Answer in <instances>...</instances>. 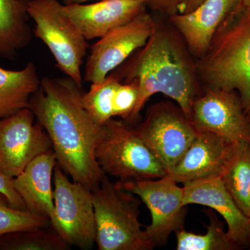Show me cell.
<instances>
[{"mask_svg":"<svg viewBox=\"0 0 250 250\" xmlns=\"http://www.w3.org/2000/svg\"><path fill=\"white\" fill-rule=\"evenodd\" d=\"M83 92L70 77H44L29 108L48 134L62 170L93 190L105 175L95 155L103 125L83 107Z\"/></svg>","mask_w":250,"mask_h":250,"instance_id":"6da1fadb","label":"cell"},{"mask_svg":"<svg viewBox=\"0 0 250 250\" xmlns=\"http://www.w3.org/2000/svg\"><path fill=\"white\" fill-rule=\"evenodd\" d=\"M170 24L154 18L147 43L117 75L125 83L134 82L139 87V98L127 121L129 124L138 121L143 106L154 94L162 93L174 100L189 119L192 104L201 95L195 62L182 36Z\"/></svg>","mask_w":250,"mask_h":250,"instance_id":"7a4b0ae2","label":"cell"},{"mask_svg":"<svg viewBox=\"0 0 250 250\" xmlns=\"http://www.w3.org/2000/svg\"><path fill=\"white\" fill-rule=\"evenodd\" d=\"M195 65L205 88L238 94L250 121V6L241 1L228 15Z\"/></svg>","mask_w":250,"mask_h":250,"instance_id":"3957f363","label":"cell"},{"mask_svg":"<svg viewBox=\"0 0 250 250\" xmlns=\"http://www.w3.org/2000/svg\"><path fill=\"white\" fill-rule=\"evenodd\" d=\"M99 250H151L155 248L140 223L139 197L104 176L92 190Z\"/></svg>","mask_w":250,"mask_h":250,"instance_id":"277c9868","label":"cell"},{"mask_svg":"<svg viewBox=\"0 0 250 250\" xmlns=\"http://www.w3.org/2000/svg\"><path fill=\"white\" fill-rule=\"evenodd\" d=\"M95 155L104 173L118 182L159 179L167 174L136 128L125 121L111 118L103 125Z\"/></svg>","mask_w":250,"mask_h":250,"instance_id":"5b68a950","label":"cell"},{"mask_svg":"<svg viewBox=\"0 0 250 250\" xmlns=\"http://www.w3.org/2000/svg\"><path fill=\"white\" fill-rule=\"evenodd\" d=\"M62 4L59 0H32L28 14L35 23L34 36L48 47L57 67L83 87L81 68L87 54L88 41L62 14Z\"/></svg>","mask_w":250,"mask_h":250,"instance_id":"8992f818","label":"cell"},{"mask_svg":"<svg viewBox=\"0 0 250 250\" xmlns=\"http://www.w3.org/2000/svg\"><path fill=\"white\" fill-rule=\"evenodd\" d=\"M54 218L51 227L68 246L91 249L96 237L92 190L71 182L58 164L54 170Z\"/></svg>","mask_w":250,"mask_h":250,"instance_id":"52a82bcc","label":"cell"},{"mask_svg":"<svg viewBox=\"0 0 250 250\" xmlns=\"http://www.w3.org/2000/svg\"><path fill=\"white\" fill-rule=\"evenodd\" d=\"M136 129L167 174L178 164L197 132L181 108L170 102L151 106Z\"/></svg>","mask_w":250,"mask_h":250,"instance_id":"ba28073f","label":"cell"},{"mask_svg":"<svg viewBox=\"0 0 250 250\" xmlns=\"http://www.w3.org/2000/svg\"><path fill=\"white\" fill-rule=\"evenodd\" d=\"M125 190L139 197L149 210L152 223L146 234L154 246H164L172 233L184 229L187 206L184 188L167 176L158 179L118 182Z\"/></svg>","mask_w":250,"mask_h":250,"instance_id":"9c48e42d","label":"cell"},{"mask_svg":"<svg viewBox=\"0 0 250 250\" xmlns=\"http://www.w3.org/2000/svg\"><path fill=\"white\" fill-rule=\"evenodd\" d=\"M29 108L0 119V166L9 177H17L38 156L52 149L48 134Z\"/></svg>","mask_w":250,"mask_h":250,"instance_id":"30bf717a","label":"cell"},{"mask_svg":"<svg viewBox=\"0 0 250 250\" xmlns=\"http://www.w3.org/2000/svg\"><path fill=\"white\" fill-rule=\"evenodd\" d=\"M154 26V18L145 11L131 22L116 28L92 46L85 63L83 81L103 82L134 52L147 43Z\"/></svg>","mask_w":250,"mask_h":250,"instance_id":"8fae6325","label":"cell"},{"mask_svg":"<svg viewBox=\"0 0 250 250\" xmlns=\"http://www.w3.org/2000/svg\"><path fill=\"white\" fill-rule=\"evenodd\" d=\"M190 120L197 129L232 143H250V121L236 92L205 88L192 104Z\"/></svg>","mask_w":250,"mask_h":250,"instance_id":"7c38bea8","label":"cell"},{"mask_svg":"<svg viewBox=\"0 0 250 250\" xmlns=\"http://www.w3.org/2000/svg\"><path fill=\"white\" fill-rule=\"evenodd\" d=\"M184 205H199L215 210L228 225V236L237 250H250V218L239 208L219 176L183 184Z\"/></svg>","mask_w":250,"mask_h":250,"instance_id":"4fadbf2b","label":"cell"},{"mask_svg":"<svg viewBox=\"0 0 250 250\" xmlns=\"http://www.w3.org/2000/svg\"><path fill=\"white\" fill-rule=\"evenodd\" d=\"M146 9L144 0H101L90 4H62V12L90 41L131 22Z\"/></svg>","mask_w":250,"mask_h":250,"instance_id":"5bb4252c","label":"cell"},{"mask_svg":"<svg viewBox=\"0 0 250 250\" xmlns=\"http://www.w3.org/2000/svg\"><path fill=\"white\" fill-rule=\"evenodd\" d=\"M241 0H205L188 14H174L169 22L182 36L189 52L197 60L203 57L219 26Z\"/></svg>","mask_w":250,"mask_h":250,"instance_id":"9a60e30c","label":"cell"},{"mask_svg":"<svg viewBox=\"0 0 250 250\" xmlns=\"http://www.w3.org/2000/svg\"><path fill=\"white\" fill-rule=\"evenodd\" d=\"M233 144L218 135L197 129L190 147L178 164L166 176L182 184L219 176Z\"/></svg>","mask_w":250,"mask_h":250,"instance_id":"2e32d148","label":"cell"},{"mask_svg":"<svg viewBox=\"0 0 250 250\" xmlns=\"http://www.w3.org/2000/svg\"><path fill=\"white\" fill-rule=\"evenodd\" d=\"M57 163L53 149L38 156L14 179L15 188L22 197L28 211L54 218V190L52 181Z\"/></svg>","mask_w":250,"mask_h":250,"instance_id":"e0dca14e","label":"cell"},{"mask_svg":"<svg viewBox=\"0 0 250 250\" xmlns=\"http://www.w3.org/2000/svg\"><path fill=\"white\" fill-rule=\"evenodd\" d=\"M32 0H0V57L14 58L30 43L28 7Z\"/></svg>","mask_w":250,"mask_h":250,"instance_id":"ac0fdd59","label":"cell"},{"mask_svg":"<svg viewBox=\"0 0 250 250\" xmlns=\"http://www.w3.org/2000/svg\"><path fill=\"white\" fill-rule=\"evenodd\" d=\"M41 82L33 62L19 70L0 67V119L29 108L31 96L39 90Z\"/></svg>","mask_w":250,"mask_h":250,"instance_id":"d6986e66","label":"cell"},{"mask_svg":"<svg viewBox=\"0 0 250 250\" xmlns=\"http://www.w3.org/2000/svg\"><path fill=\"white\" fill-rule=\"evenodd\" d=\"M219 177L237 205L250 218V143H233Z\"/></svg>","mask_w":250,"mask_h":250,"instance_id":"ffe728a7","label":"cell"},{"mask_svg":"<svg viewBox=\"0 0 250 250\" xmlns=\"http://www.w3.org/2000/svg\"><path fill=\"white\" fill-rule=\"evenodd\" d=\"M24 230L0 236V250H66L70 246L53 228Z\"/></svg>","mask_w":250,"mask_h":250,"instance_id":"44dd1931","label":"cell"},{"mask_svg":"<svg viewBox=\"0 0 250 250\" xmlns=\"http://www.w3.org/2000/svg\"><path fill=\"white\" fill-rule=\"evenodd\" d=\"M209 225L205 234H196L182 229L175 233L177 250H234L221 222L211 210H206Z\"/></svg>","mask_w":250,"mask_h":250,"instance_id":"7402d4cb","label":"cell"},{"mask_svg":"<svg viewBox=\"0 0 250 250\" xmlns=\"http://www.w3.org/2000/svg\"><path fill=\"white\" fill-rule=\"evenodd\" d=\"M121 83L119 77L112 74L103 82L92 83L89 91L83 92L82 104L98 125H105L113 118V98Z\"/></svg>","mask_w":250,"mask_h":250,"instance_id":"603a6c76","label":"cell"},{"mask_svg":"<svg viewBox=\"0 0 250 250\" xmlns=\"http://www.w3.org/2000/svg\"><path fill=\"white\" fill-rule=\"evenodd\" d=\"M50 220L45 217L11 207L6 197L0 194V236L6 233L47 228Z\"/></svg>","mask_w":250,"mask_h":250,"instance_id":"cb8c5ba5","label":"cell"},{"mask_svg":"<svg viewBox=\"0 0 250 250\" xmlns=\"http://www.w3.org/2000/svg\"><path fill=\"white\" fill-rule=\"evenodd\" d=\"M139 98V87L134 82L120 83L115 93L113 104V117H120L127 122L132 114Z\"/></svg>","mask_w":250,"mask_h":250,"instance_id":"d4e9b609","label":"cell"},{"mask_svg":"<svg viewBox=\"0 0 250 250\" xmlns=\"http://www.w3.org/2000/svg\"><path fill=\"white\" fill-rule=\"evenodd\" d=\"M14 179L5 174L0 166V194L6 197L11 207L27 210L22 197L15 188Z\"/></svg>","mask_w":250,"mask_h":250,"instance_id":"484cf974","label":"cell"},{"mask_svg":"<svg viewBox=\"0 0 250 250\" xmlns=\"http://www.w3.org/2000/svg\"><path fill=\"white\" fill-rule=\"evenodd\" d=\"M147 7L170 17L178 14V6L182 0H144Z\"/></svg>","mask_w":250,"mask_h":250,"instance_id":"4316f807","label":"cell"},{"mask_svg":"<svg viewBox=\"0 0 250 250\" xmlns=\"http://www.w3.org/2000/svg\"><path fill=\"white\" fill-rule=\"evenodd\" d=\"M205 0H182L178 6V14L191 12L204 2Z\"/></svg>","mask_w":250,"mask_h":250,"instance_id":"83f0119b","label":"cell"},{"mask_svg":"<svg viewBox=\"0 0 250 250\" xmlns=\"http://www.w3.org/2000/svg\"><path fill=\"white\" fill-rule=\"evenodd\" d=\"M93 1V0H62L63 4H83L86 1ZM101 1V0H99Z\"/></svg>","mask_w":250,"mask_h":250,"instance_id":"f1b7e54d","label":"cell"},{"mask_svg":"<svg viewBox=\"0 0 250 250\" xmlns=\"http://www.w3.org/2000/svg\"><path fill=\"white\" fill-rule=\"evenodd\" d=\"M242 3L246 6H250V0H241Z\"/></svg>","mask_w":250,"mask_h":250,"instance_id":"f546056e","label":"cell"}]
</instances>
